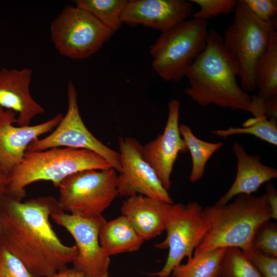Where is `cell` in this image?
Masks as SVG:
<instances>
[{"label": "cell", "instance_id": "obj_8", "mask_svg": "<svg viewBox=\"0 0 277 277\" xmlns=\"http://www.w3.org/2000/svg\"><path fill=\"white\" fill-rule=\"evenodd\" d=\"M50 34L60 55L84 60L97 52L114 32L88 11L68 5L51 23Z\"/></svg>", "mask_w": 277, "mask_h": 277}, {"label": "cell", "instance_id": "obj_33", "mask_svg": "<svg viewBox=\"0 0 277 277\" xmlns=\"http://www.w3.org/2000/svg\"><path fill=\"white\" fill-rule=\"evenodd\" d=\"M50 277H85L82 273L75 270L73 268H65L58 271Z\"/></svg>", "mask_w": 277, "mask_h": 277}, {"label": "cell", "instance_id": "obj_31", "mask_svg": "<svg viewBox=\"0 0 277 277\" xmlns=\"http://www.w3.org/2000/svg\"><path fill=\"white\" fill-rule=\"evenodd\" d=\"M268 203L272 213V219H277V192L273 185L268 183L266 186V193Z\"/></svg>", "mask_w": 277, "mask_h": 277}, {"label": "cell", "instance_id": "obj_16", "mask_svg": "<svg viewBox=\"0 0 277 277\" xmlns=\"http://www.w3.org/2000/svg\"><path fill=\"white\" fill-rule=\"evenodd\" d=\"M63 118L59 113L50 120L33 126L0 125V165L7 176L23 161L27 147L34 140L56 127Z\"/></svg>", "mask_w": 277, "mask_h": 277}, {"label": "cell", "instance_id": "obj_6", "mask_svg": "<svg viewBox=\"0 0 277 277\" xmlns=\"http://www.w3.org/2000/svg\"><path fill=\"white\" fill-rule=\"evenodd\" d=\"M208 33L207 21L195 18L162 32L150 47L153 69L165 81L181 80L205 49Z\"/></svg>", "mask_w": 277, "mask_h": 277}, {"label": "cell", "instance_id": "obj_21", "mask_svg": "<svg viewBox=\"0 0 277 277\" xmlns=\"http://www.w3.org/2000/svg\"><path fill=\"white\" fill-rule=\"evenodd\" d=\"M179 129L191 154L192 166L189 181L195 183L202 178L208 161L224 144L221 142L211 143L199 139L194 135L191 128L185 124L179 125Z\"/></svg>", "mask_w": 277, "mask_h": 277}, {"label": "cell", "instance_id": "obj_30", "mask_svg": "<svg viewBox=\"0 0 277 277\" xmlns=\"http://www.w3.org/2000/svg\"><path fill=\"white\" fill-rule=\"evenodd\" d=\"M252 13L264 22L276 20V0H244Z\"/></svg>", "mask_w": 277, "mask_h": 277}, {"label": "cell", "instance_id": "obj_2", "mask_svg": "<svg viewBox=\"0 0 277 277\" xmlns=\"http://www.w3.org/2000/svg\"><path fill=\"white\" fill-rule=\"evenodd\" d=\"M185 76L190 87L184 93L201 106L213 104L249 112L254 117L263 114L261 101L238 84L237 72L224 48L223 37L214 29L209 30L205 49L187 68Z\"/></svg>", "mask_w": 277, "mask_h": 277}, {"label": "cell", "instance_id": "obj_5", "mask_svg": "<svg viewBox=\"0 0 277 277\" xmlns=\"http://www.w3.org/2000/svg\"><path fill=\"white\" fill-rule=\"evenodd\" d=\"M276 27V20L263 21L252 13L244 0L237 1L233 21L225 30L223 39L244 91L251 92L256 89V67Z\"/></svg>", "mask_w": 277, "mask_h": 277}, {"label": "cell", "instance_id": "obj_1", "mask_svg": "<svg viewBox=\"0 0 277 277\" xmlns=\"http://www.w3.org/2000/svg\"><path fill=\"white\" fill-rule=\"evenodd\" d=\"M58 208L52 196L22 202L4 191L1 199L0 247L20 260L36 277H50L78 253L75 245L62 243L50 223Z\"/></svg>", "mask_w": 277, "mask_h": 277}, {"label": "cell", "instance_id": "obj_35", "mask_svg": "<svg viewBox=\"0 0 277 277\" xmlns=\"http://www.w3.org/2000/svg\"><path fill=\"white\" fill-rule=\"evenodd\" d=\"M6 188L4 187H0V201L1 199L5 190Z\"/></svg>", "mask_w": 277, "mask_h": 277}, {"label": "cell", "instance_id": "obj_26", "mask_svg": "<svg viewBox=\"0 0 277 277\" xmlns=\"http://www.w3.org/2000/svg\"><path fill=\"white\" fill-rule=\"evenodd\" d=\"M197 4L200 9L193 14V18L206 21L220 14L234 12L237 1L235 0H190Z\"/></svg>", "mask_w": 277, "mask_h": 277}, {"label": "cell", "instance_id": "obj_36", "mask_svg": "<svg viewBox=\"0 0 277 277\" xmlns=\"http://www.w3.org/2000/svg\"><path fill=\"white\" fill-rule=\"evenodd\" d=\"M145 277H159V276L152 274L150 275L146 276H145Z\"/></svg>", "mask_w": 277, "mask_h": 277}, {"label": "cell", "instance_id": "obj_9", "mask_svg": "<svg viewBox=\"0 0 277 277\" xmlns=\"http://www.w3.org/2000/svg\"><path fill=\"white\" fill-rule=\"evenodd\" d=\"M203 211L196 202L172 205L165 228L166 236L155 245L159 249H168V256L162 269L152 274L169 277L185 258H192L210 228Z\"/></svg>", "mask_w": 277, "mask_h": 277}, {"label": "cell", "instance_id": "obj_3", "mask_svg": "<svg viewBox=\"0 0 277 277\" xmlns=\"http://www.w3.org/2000/svg\"><path fill=\"white\" fill-rule=\"evenodd\" d=\"M203 213L210 228L193 254L229 247L246 251L253 246L262 227L272 219L266 194H239L225 205L207 207Z\"/></svg>", "mask_w": 277, "mask_h": 277}, {"label": "cell", "instance_id": "obj_29", "mask_svg": "<svg viewBox=\"0 0 277 277\" xmlns=\"http://www.w3.org/2000/svg\"><path fill=\"white\" fill-rule=\"evenodd\" d=\"M243 252L263 277H277V257L265 255L253 246Z\"/></svg>", "mask_w": 277, "mask_h": 277}, {"label": "cell", "instance_id": "obj_10", "mask_svg": "<svg viewBox=\"0 0 277 277\" xmlns=\"http://www.w3.org/2000/svg\"><path fill=\"white\" fill-rule=\"evenodd\" d=\"M67 97V113L56 129L47 137L32 141L26 151L37 152L62 146L87 149L103 156L119 172L121 168L119 152L104 145L86 128L80 115L77 91L71 81L68 84Z\"/></svg>", "mask_w": 277, "mask_h": 277}, {"label": "cell", "instance_id": "obj_32", "mask_svg": "<svg viewBox=\"0 0 277 277\" xmlns=\"http://www.w3.org/2000/svg\"><path fill=\"white\" fill-rule=\"evenodd\" d=\"M15 123H16V113L11 110H4L0 106V125Z\"/></svg>", "mask_w": 277, "mask_h": 277}, {"label": "cell", "instance_id": "obj_11", "mask_svg": "<svg viewBox=\"0 0 277 277\" xmlns=\"http://www.w3.org/2000/svg\"><path fill=\"white\" fill-rule=\"evenodd\" d=\"M51 217L75 240L78 253L72 262V268L85 277H110V258L104 251L99 241L100 229L106 221L104 216L84 218L66 213L59 208Z\"/></svg>", "mask_w": 277, "mask_h": 277}, {"label": "cell", "instance_id": "obj_27", "mask_svg": "<svg viewBox=\"0 0 277 277\" xmlns=\"http://www.w3.org/2000/svg\"><path fill=\"white\" fill-rule=\"evenodd\" d=\"M253 247L263 254L277 257V225L265 223L260 229L253 242Z\"/></svg>", "mask_w": 277, "mask_h": 277}, {"label": "cell", "instance_id": "obj_13", "mask_svg": "<svg viewBox=\"0 0 277 277\" xmlns=\"http://www.w3.org/2000/svg\"><path fill=\"white\" fill-rule=\"evenodd\" d=\"M181 102L171 100L168 104V115L164 131L143 146V156L152 167L164 187H171V175L180 152L188 151L179 129Z\"/></svg>", "mask_w": 277, "mask_h": 277}, {"label": "cell", "instance_id": "obj_17", "mask_svg": "<svg viewBox=\"0 0 277 277\" xmlns=\"http://www.w3.org/2000/svg\"><path fill=\"white\" fill-rule=\"evenodd\" d=\"M172 204L141 194L127 197L122 205V215L144 240L165 230Z\"/></svg>", "mask_w": 277, "mask_h": 277}, {"label": "cell", "instance_id": "obj_14", "mask_svg": "<svg viewBox=\"0 0 277 277\" xmlns=\"http://www.w3.org/2000/svg\"><path fill=\"white\" fill-rule=\"evenodd\" d=\"M193 10L186 0H130L121 16L129 26L143 25L162 32L186 21Z\"/></svg>", "mask_w": 277, "mask_h": 277}, {"label": "cell", "instance_id": "obj_12", "mask_svg": "<svg viewBox=\"0 0 277 277\" xmlns=\"http://www.w3.org/2000/svg\"><path fill=\"white\" fill-rule=\"evenodd\" d=\"M121 170L117 176L119 195L129 197L141 194L174 204L152 167L143 156V146L134 138L119 139Z\"/></svg>", "mask_w": 277, "mask_h": 277}, {"label": "cell", "instance_id": "obj_34", "mask_svg": "<svg viewBox=\"0 0 277 277\" xmlns=\"http://www.w3.org/2000/svg\"><path fill=\"white\" fill-rule=\"evenodd\" d=\"M8 183V176L0 165V187L6 188Z\"/></svg>", "mask_w": 277, "mask_h": 277}, {"label": "cell", "instance_id": "obj_28", "mask_svg": "<svg viewBox=\"0 0 277 277\" xmlns=\"http://www.w3.org/2000/svg\"><path fill=\"white\" fill-rule=\"evenodd\" d=\"M0 277H36L16 256L0 247Z\"/></svg>", "mask_w": 277, "mask_h": 277}, {"label": "cell", "instance_id": "obj_22", "mask_svg": "<svg viewBox=\"0 0 277 277\" xmlns=\"http://www.w3.org/2000/svg\"><path fill=\"white\" fill-rule=\"evenodd\" d=\"M227 248L193 254L185 264L173 270V277H219L221 262Z\"/></svg>", "mask_w": 277, "mask_h": 277}, {"label": "cell", "instance_id": "obj_19", "mask_svg": "<svg viewBox=\"0 0 277 277\" xmlns=\"http://www.w3.org/2000/svg\"><path fill=\"white\" fill-rule=\"evenodd\" d=\"M99 241L104 251L110 257L137 251L145 241L122 215L103 223L99 233Z\"/></svg>", "mask_w": 277, "mask_h": 277}, {"label": "cell", "instance_id": "obj_15", "mask_svg": "<svg viewBox=\"0 0 277 277\" xmlns=\"http://www.w3.org/2000/svg\"><path fill=\"white\" fill-rule=\"evenodd\" d=\"M32 75L28 68L0 70V106L18 113V126H29L33 118L45 111L30 94Z\"/></svg>", "mask_w": 277, "mask_h": 277}, {"label": "cell", "instance_id": "obj_4", "mask_svg": "<svg viewBox=\"0 0 277 277\" xmlns=\"http://www.w3.org/2000/svg\"><path fill=\"white\" fill-rule=\"evenodd\" d=\"M113 168L99 154L87 149L52 148L37 152L26 151L22 163L8 177L5 192L23 200L25 188L38 181L52 182L58 188L68 176L85 170Z\"/></svg>", "mask_w": 277, "mask_h": 277}, {"label": "cell", "instance_id": "obj_24", "mask_svg": "<svg viewBox=\"0 0 277 277\" xmlns=\"http://www.w3.org/2000/svg\"><path fill=\"white\" fill-rule=\"evenodd\" d=\"M212 134L226 138L235 134H251L274 146L277 145V125L276 118L261 116L249 118L243 127H230L227 129L211 130Z\"/></svg>", "mask_w": 277, "mask_h": 277}, {"label": "cell", "instance_id": "obj_7", "mask_svg": "<svg viewBox=\"0 0 277 277\" xmlns=\"http://www.w3.org/2000/svg\"><path fill=\"white\" fill-rule=\"evenodd\" d=\"M117 171L88 169L64 179L58 188V207L73 215L93 219L102 215L116 197Z\"/></svg>", "mask_w": 277, "mask_h": 277}, {"label": "cell", "instance_id": "obj_18", "mask_svg": "<svg viewBox=\"0 0 277 277\" xmlns=\"http://www.w3.org/2000/svg\"><path fill=\"white\" fill-rule=\"evenodd\" d=\"M232 150L238 161L236 175L229 190L215 203L217 205H225L239 194H251L262 184L277 177V170L263 164L260 155H249L236 142Z\"/></svg>", "mask_w": 277, "mask_h": 277}, {"label": "cell", "instance_id": "obj_20", "mask_svg": "<svg viewBox=\"0 0 277 277\" xmlns=\"http://www.w3.org/2000/svg\"><path fill=\"white\" fill-rule=\"evenodd\" d=\"M257 96L263 102L277 98V32L274 31L268 47L257 64L255 72Z\"/></svg>", "mask_w": 277, "mask_h": 277}, {"label": "cell", "instance_id": "obj_25", "mask_svg": "<svg viewBox=\"0 0 277 277\" xmlns=\"http://www.w3.org/2000/svg\"><path fill=\"white\" fill-rule=\"evenodd\" d=\"M219 277L263 276L241 249L229 247L222 259Z\"/></svg>", "mask_w": 277, "mask_h": 277}, {"label": "cell", "instance_id": "obj_23", "mask_svg": "<svg viewBox=\"0 0 277 277\" xmlns=\"http://www.w3.org/2000/svg\"><path fill=\"white\" fill-rule=\"evenodd\" d=\"M126 0H75V6L84 9L97 18L114 32L121 27V16Z\"/></svg>", "mask_w": 277, "mask_h": 277}]
</instances>
